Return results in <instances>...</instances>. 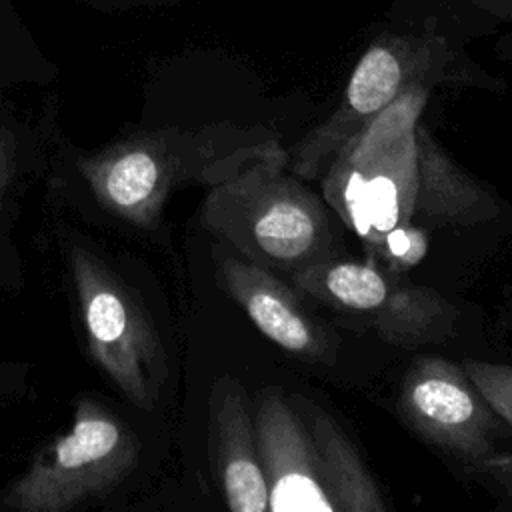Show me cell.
<instances>
[{"label":"cell","instance_id":"6da1fadb","mask_svg":"<svg viewBox=\"0 0 512 512\" xmlns=\"http://www.w3.org/2000/svg\"><path fill=\"white\" fill-rule=\"evenodd\" d=\"M262 130L210 126L118 136L96 148L66 146L68 184L108 222L136 232L164 224L170 198L188 186L210 188L252 158L278 148Z\"/></svg>","mask_w":512,"mask_h":512},{"label":"cell","instance_id":"7a4b0ae2","mask_svg":"<svg viewBox=\"0 0 512 512\" xmlns=\"http://www.w3.org/2000/svg\"><path fill=\"white\" fill-rule=\"evenodd\" d=\"M288 166L282 146L210 186L202 226L226 248L270 270H296L332 256L328 204Z\"/></svg>","mask_w":512,"mask_h":512},{"label":"cell","instance_id":"3957f363","mask_svg":"<svg viewBox=\"0 0 512 512\" xmlns=\"http://www.w3.org/2000/svg\"><path fill=\"white\" fill-rule=\"evenodd\" d=\"M420 82L370 118L322 174V198L372 250L392 228L412 222L418 186L416 130L428 104Z\"/></svg>","mask_w":512,"mask_h":512},{"label":"cell","instance_id":"277c9868","mask_svg":"<svg viewBox=\"0 0 512 512\" xmlns=\"http://www.w3.org/2000/svg\"><path fill=\"white\" fill-rule=\"evenodd\" d=\"M88 354L136 408L154 410L168 364L138 292L82 238H60Z\"/></svg>","mask_w":512,"mask_h":512},{"label":"cell","instance_id":"5b68a950","mask_svg":"<svg viewBox=\"0 0 512 512\" xmlns=\"http://www.w3.org/2000/svg\"><path fill=\"white\" fill-rule=\"evenodd\" d=\"M130 426L92 396L78 398L70 428L42 446L0 492V510L68 512L114 492L138 466Z\"/></svg>","mask_w":512,"mask_h":512},{"label":"cell","instance_id":"8992f818","mask_svg":"<svg viewBox=\"0 0 512 512\" xmlns=\"http://www.w3.org/2000/svg\"><path fill=\"white\" fill-rule=\"evenodd\" d=\"M294 288L348 316L366 320L386 342L416 348L444 340L456 320L454 306L428 286L400 282L372 260L322 258L292 274Z\"/></svg>","mask_w":512,"mask_h":512},{"label":"cell","instance_id":"52a82bcc","mask_svg":"<svg viewBox=\"0 0 512 512\" xmlns=\"http://www.w3.org/2000/svg\"><path fill=\"white\" fill-rule=\"evenodd\" d=\"M400 420L426 444L474 468L512 436L466 370L442 356H418L402 376Z\"/></svg>","mask_w":512,"mask_h":512},{"label":"cell","instance_id":"ba28073f","mask_svg":"<svg viewBox=\"0 0 512 512\" xmlns=\"http://www.w3.org/2000/svg\"><path fill=\"white\" fill-rule=\"evenodd\" d=\"M214 266L222 290L278 348L306 362L330 364L334 360V334L310 314L274 270L246 260L222 244L214 248Z\"/></svg>","mask_w":512,"mask_h":512},{"label":"cell","instance_id":"9c48e42d","mask_svg":"<svg viewBox=\"0 0 512 512\" xmlns=\"http://www.w3.org/2000/svg\"><path fill=\"white\" fill-rule=\"evenodd\" d=\"M258 450L268 480L270 512H334L322 482L310 428L294 400L282 390L260 392L254 410Z\"/></svg>","mask_w":512,"mask_h":512},{"label":"cell","instance_id":"30bf717a","mask_svg":"<svg viewBox=\"0 0 512 512\" xmlns=\"http://www.w3.org/2000/svg\"><path fill=\"white\" fill-rule=\"evenodd\" d=\"M410 84L414 80L396 50L384 44L370 46L348 80L340 108L288 152L290 170L304 180L322 178L346 140Z\"/></svg>","mask_w":512,"mask_h":512},{"label":"cell","instance_id":"8fae6325","mask_svg":"<svg viewBox=\"0 0 512 512\" xmlns=\"http://www.w3.org/2000/svg\"><path fill=\"white\" fill-rule=\"evenodd\" d=\"M208 458L214 482L232 512H266L270 506L254 414L242 384L220 376L208 396Z\"/></svg>","mask_w":512,"mask_h":512},{"label":"cell","instance_id":"7c38bea8","mask_svg":"<svg viewBox=\"0 0 512 512\" xmlns=\"http://www.w3.org/2000/svg\"><path fill=\"white\" fill-rule=\"evenodd\" d=\"M418 140V186L412 222L418 226H472L498 216L494 194L466 172L422 124Z\"/></svg>","mask_w":512,"mask_h":512},{"label":"cell","instance_id":"4fadbf2b","mask_svg":"<svg viewBox=\"0 0 512 512\" xmlns=\"http://www.w3.org/2000/svg\"><path fill=\"white\" fill-rule=\"evenodd\" d=\"M310 428L320 474L334 512H382L384 492L342 426L320 406L296 402Z\"/></svg>","mask_w":512,"mask_h":512},{"label":"cell","instance_id":"5bb4252c","mask_svg":"<svg viewBox=\"0 0 512 512\" xmlns=\"http://www.w3.org/2000/svg\"><path fill=\"white\" fill-rule=\"evenodd\" d=\"M428 250V236L416 222H406L392 228L372 250L368 260L390 272H406L422 262Z\"/></svg>","mask_w":512,"mask_h":512},{"label":"cell","instance_id":"9a60e30c","mask_svg":"<svg viewBox=\"0 0 512 512\" xmlns=\"http://www.w3.org/2000/svg\"><path fill=\"white\" fill-rule=\"evenodd\" d=\"M462 368L512 432V364L464 360Z\"/></svg>","mask_w":512,"mask_h":512},{"label":"cell","instance_id":"2e32d148","mask_svg":"<svg viewBox=\"0 0 512 512\" xmlns=\"http://www.w3.org/2000/svg\"><path fill=\"white\" fill-rule=\"evenodd\" d=\"M474 470L478 474H482L484 478L492 480L510 500L512 506V452H500L484 462H480L478 466H474Z\"/></svg>","mask_w":512,"mask_h":512},{"label":"cell","instance_id":"e0dca14e","mask_svg":"<svg viewBox=\"0 0 512 512\" xmlns=\"http://www.w3.org/2000/svg\"><path fill=\"white\" fill-rule=\"evenodd\" d=\"M14 366H8V364H0V404H6L10 394L14 392V382H20L18 378L16 380H10L8 376L14 372L12 370Z\"/></svg>","mask_w":512,"mask_h":512}]
</instances>
